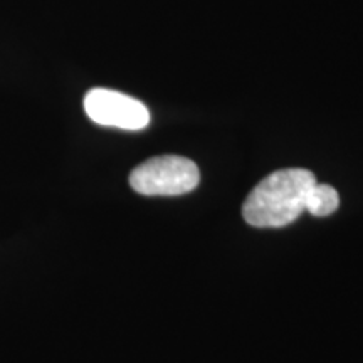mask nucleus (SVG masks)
<instances>
[{"label": "nucleus", "mask_w": 363, "mask_h": 363, "mask_svg": "<svg viewBox=\"0 0 363 363\" xmlns=\"http://www.w3.org/2000/svg\"><path fill=\"white\" fill-rule=\"evenodd\" d=\"M84 111L94 123L138 131L147 128L150 113L138 99L106 88H94L86 93Z\"/></svg>", "instance_id": "nucleus-3"}, {"label": "nucleus", "mask_w": 363, "mask_h": 363, "mask_svg": "<svg viewBox=\"0 0 363 363\" xmlns=\"http://www.w3.org/2000/svg\"><path fill=\"white\" fill-rule=\"evenodd\" d=\"M316 184L305 169H284L267 175L247 195L242 217L254 227H284L305 212V201Z\"/></svg>", "instance_id": "nucleus-1"}, {"label": "nucleus", "mask_w": 363, "mask_h": 363, "mask_svg": "<svg viewBox=\"0 0 363 363\" xmlns=\"http://www.w3.org/2000/svg\"><path fill=\"white\" fill-rule=\"evenodd\" d=\"M340 206L338 192L331 185L316 184L310 189L305 201V211L316 217H326L333 214Z\"/></svg>", "instance_id": "nucleus-4"}, {"label": "nucleus", "mask_w": 363, "mask_h": 363, "mask_svg": "<svg viewBox=\"0 0 363 363\" xmlns=\"http://www.w3.org/2000/svg\"><path fill=\"white\" fill-rule=\"evenodd\" d=\"M197 165L185 157L163 155L150 158L131 172L130 185L142 195H182L199 185Z\"/></svg>", "instance_id": "nucleus-2"}]
</instances>
